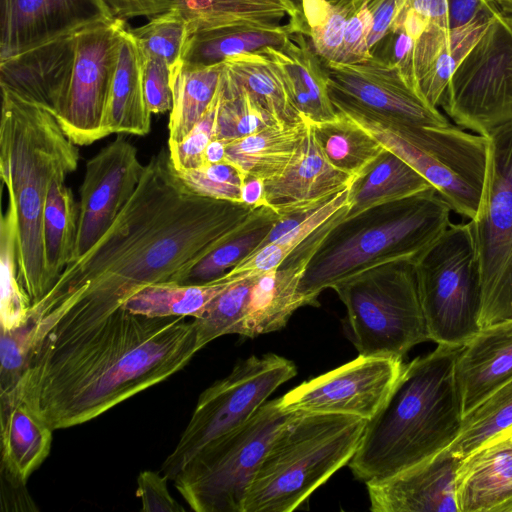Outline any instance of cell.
Segmentation results:
<instances>
[{
    "instance_id": "1",
    "label": "cell",
    "mask_w": 512,
    "mask_h": 512,
    "mask_svg": "<svg viewBox=\"0 0 512 512\" xmlns=\"http://www.w3.org/2000/svg\"><path fill=\"white\" fill-rule=\"evenodd\" d=\"M38 316L49 326L0 412L23 401L53 430L88 422L161 383L202 349L193 320L135 314L112 298L71 296Z\"/></svg>"
},
{
    "instance_id": "2",
    "label": "cell",
    "mask_w": 512,
    "mask_h": 512,
    "mask_svg": "<svg viewBox=\"0 0 512 512\" xmlns=\"http://www.w3.org/2000/svg\"><path fill=\"white\" fill-rule=\"evenodd\" d=\"M256 209L189 191L163 148L145 165L135 192L106 233L69 262L33 305L45 309L81 294L124 302L142 286L170 281L188 262L240 230Z\"/></svg>"
},
{
    "instance_id": "3",
    "label": "cell",
    "mask_w": 512,
    "mask_h": 512,
    "mask_svg": "<svg viewBox=\"0 0 512 512\" xmlns=\"http://www.w3.org/2000/svg\"><path fill=\"white\" fill-rule=\"evenodd\" d=\"M462 348L438 344L434 351L403 365L349 462L358 480L367 484L390 478L456 439L463 410L455 362Z\"/></svg>"
},
{
    "instance_id": "4",
    "label": "cell",
    "mask_w": 512,
    "mask_h": 512,
    "mask_svg": "<svg viewBox=\"0 0 512 512\" xmlns=\"http://www.w3.org/2000/svg\"><path fill=\"white\" fill-rule=\"evenodd\" d=\"M0 176L17 226L18 274L30 305L50 289L42 221L50 184L78 166L79 150L46 108L1 88Z\"/></svg>"
},
{
    "instance_id": "5",
    "label": "cell",
    "mask_w": 512,
    "mask_h": 512,
    "mask_svg": "<svg viewBox=\"0 0 512 512\" xmlns=\"http://www.w3.org/2000/svg\"><path fill=\"white\" fill-rule=\"evenodd\" d=\"M337 215L320 240L300 284L308 305L320 293L374 267L416 262L450 226L451 207L434 187L371 207L353 217Z\"/></svg>"
},
{
    "instance_id": "6",
    "label": "cell",
    "mask_w": 512,
    "mask_h": 512,
    "mask_svg": "<svg viewBox=\"0 0 512 512\" xmlns=\"http://www.w3.org/2000/svg\"><path fill=\"white\" fill-rule=\"evenodd\" d=\"M368 420L294 412L273 438L248 489L243 512H291L343 466Z\"/></svg>"
},
{
    "instance_id": "7",
    "label": "cell",
    "mask_w": 512,
    "mask_h": 512,
    "mask_svg": "<svg viewBox=\"0 0 512 512\" xmlns=\"http://www.w3.org/2000/svg\"><path fill=\"white\" fill-rule=\"evenodd\" d=\"M344 115L419 172L452 211L469 220L477 216L487 180V137L451 124L398 128L363 116Z\"/></svg>"
},
{
    "instance_id": "8",
    "label": "cell",
    "mask_w": 512,
    "mask_h": 512,
    "mask_svg": "<svg viewBox=\"0 0 512 512\" xmlns=\"http://www.w3.org/2000/svg\"><path fill=\"white\" fill-rule=\"evenodd\" d=\"M359 355L401 359L430 340L414 262L369 269L339 285Z\"/></svg>"
},
{
    "instance_id": "9",
    "label": "cell",
    "mask_w": 512,
    "mask_h": 512,
    "mask_svg": "<svg viewBox=\"0 0 512 512\" xmlns=\"http://www.w3.org/2000/svg\"><path fill=\"white\" fill-rule=\"evenodd\" d=\"M294 412L266 401L242 425L214 439L173 480L196 512H243L248 489L268 448Z\"/></svg>"
},
{
    "instance_id": "10",
    "label": "cell",
    "mask_w": 512,
    "mask_h": 512,
    "mask_svg": "<svg viewBox=\"0 0 512 512\" xmlns=\"http://www.w3.org/2000/svg\"><path fill=\"white\" fill-rule=\"evenodd\" d=\"M430 340L464 346L481 329L482 288L469 223L453 224L415 262Z\"/></svg>"
},
{
    "instance_id": "11",
    "label": "cell",
    "mask_w": 512,
    "mask_h": 512,
    "mask_svg": "<svg viewBox=\"0 0 512 512\" xmlns=\"http://www.w3.org/2000/svg\"><path fill=\"white\" fill-rule=\"evenodd\" d=\"M296 373L292 361L273 353L238 362L201 393L177 445L163 462L162 473L173 481L197 452L249 420Z\"/></svg>"
},
{
    "instance_id": "12",
    "label": "cell",
    "mask_w": 512,
    "mask_h": 512,
    "mask_svg": "<svg viewBox=\"0 0 512 512\" xmlns=\"http://www.w3.org/2000/svg\"><path fill=\"white\" fill-rule=\"evenodd\" d=\"M485 193L469 220L482 288L480 327L512 319V123L489 137Z\"/></svg>"
},
{
    "instance_id": "13",
    "label": "cell",
    "mask_w": 512,
    "mask_h": 512,
    "mask_svg": "<svg viewBox=\"0 0 512 512\" xmlns=\"http://www.w3.org/2000/svg\"><path fill=\"white\" fill-rule=\"evenodd\" d=\"M439 106L459 127L485 137L512 123V15L493 18L453 73Z\"/></svg>"
},
{
    "instance_id": "14",
    "label": "cell",
    "mask_w": 512,
    "mask_h": 512,
    "mask_svg": "<svg viewBox=\"0 0 512 512\" xmlns=\"http://www.w3.org/2000/svg\"><path fill=\"white\" fill-rule=\"evenodd\" d=\"M323 62L328 94L336 112L398 128L450 125L438 108L430 106L415 91L392 59L372 54L351 63Z\"/></svg>"
},
{
    "instance_id": "15",
    "label": "cell",
    "mask_w": 512,
    "mask_h": 512,
    "mask_svg": "<svg viewBox=\"0 0 512 512\" xmlns=\"http://www.w3.org/2000/svg\"><path fill=\"white\" fill-rule=\"evenodd\" d=\"M125 29V21L115 17L75 33L71 81L54 117L77 146L104 138L103 118Z\"/></svg>"
},
{
    "instance_id": "16",
    "label": "cell",
    "mask_w": 512,
    "mask_h": 512,
    "mask_svg": "<svg viewBox=\"0 0 512 512\" xmlns=\"http://www.w3.org/2000/svg\"><path fill=\"white\" fill-rule=\"evenodd\" d=\"M401 359L359 355L303 382L280 397L288 412L342 414L370 420L380 410L403 368Z\"/></svg>"
},
{
    "instance_id": "17",
    "label": "cell",
    "mask_w": 512,
    "mask_h": 512,
    "mask_svg": "<svg viewBox=\"0 0 512 512\" xmlns=\"http://www.w3.org/2000/svg\"><path fill=\"white\" fill-rule=\"evenodd\" d=\"M144 169L137 148L121 135L86 162L70 262L84 255L110 228L135 192Z\"/></svg>"
},
{
    "instance_id": "18",
    "label": "cell",
    "mask_w": 512,
    "mask_h": 512,
    "mask_svg": "<svg viewBox=\"0 0 512 512\" xmlns=\"http://www.w3.org/2000/svg\"><path fill=\"white\" fill-rule=\"evenodd\" d=\"M114 18L105 0H0V60Z\"/></svg>"
},
{
    "instance_id": "19",
    "label": "cell",
    "mask_w": 512,
    "mask_h": 512,
    "mask_svg": "<svg viewBox=\"0 0 512 512\" xmlns=\"http://www.w3.org/2000/svg\"><path fill=\"white\" fill-rule=\"evenodd\" d=\"M462 458L448 449L381 481L366 484L374 512H459L456 472Z\"/></svg>"
},
{
    "instance_id": "20",
    "label": "cell",
    "mask_w": 512,
    "mask_h": 512,
    "mask_svg": "<svg viewBox=\"0 0 512 512\" xmlns=\"http://www.w3.org/2000/svg\"><path fill=\"white\" fill-rule=\"evenodd\" d=\"M499 13L484 14L455 29L428 23L410 50L396 62L430 106L438 108L453 73Z\"/></svg>"
},
{
    "instance_id": "21",
    "label": "cell",
    "mask_w": 512,
    "mask_h": 512,
    "mask_svg": "<svg viewBox=\"0 0 512 512\" xmlns=\"http://www.w3.org/2000/svg\"><path fill=\"white\" fill-rule=\"evenodd\" d=\"M334 218L313 234L279 267L257 274L250 289L241 336L253 338L278 331L286 326L297 309L308 305L307 299L300 291V284L313 253Z\"/></svg>"
},
{
    "instance_id": "22",
    "label": "cell",
    "mask_w": 512,
    "mask_h": 512,
    "mask_svg": "<svg viewBox=\"0 0 512 512\" xmlns=\"http://www.w3.org/2000/svg\"><path fill=\"white\" fill-rule=\"evenodd\" d=\"M304 143L287 169L265 181L266 206L279 217L313 210L354 183L351 176L331 165L323 155L309 119Z\"/></svg>"
},
{
    "instance_id": "23",
    "label": "cell",
    "mask_w": 512,
    "mask_h": 512,
    "mask_svg": "<svg viewBox=\"0 0 512 512\" xmlns=\"http://www.w3.org/2000/svg\"><path fill=\"white\" fill-rule=\"evenodd\" d=\"M75 60V33L0 60V87L53 115L68 91Z\"/></svg>"
},
{
    "instance_id": "24",
    "label": "cell",
    "mask_w": 512,
    "mask_h": 512,
    "mask_svg": "<svg viewBox=\"0 0 512 512\" xmlns=\"http://www.w3.org/2000/svg\"><path fill=\"white\" fill-rule=\"evenodd\" d=\"M456 496L459 512H497L512 500V427L462 458Z\"/></svg>"
},
{
    "instance_id": "25",
    "label": "cell",
    "mask_w": 512,
    "mask_h": 512,
    "mask_svg": "<svg viewBox=\"0 0 512 512\" xmlns=\"http://www.w3.org/2000/svg\"><path fill=\"white\" fill-rule=\"evenodd\" d=\"M455 377L463 415L512 379V319L480 329L463 346Z\"/></svg>"
},
{
    "instance_id": "26",
    "label": "cell",
    "mask_w": 512,
    "mask_h": 512,
    "mask_svg": "<svg viewBox=\"0 0 512 512\" xmlns=\"http://www.w3.org/2000/svg\"><path fill=\"white\" fill-rule=\"evenodd\" d=\"M281 74L300 113L312 122L332 120L337 113L327 88V75L322 58L310 37L303 32L290 33L278 46L258 50Z\"/></svg>"
},
{
    "instance_id": "27",
    "label": "cell",
    "mask_w": 512,
    "mask_h": 512,
    "mask_svg": "<svg viewBox=\"0 0 512 512\" xmlns=\"http://www.w3.org/2000/svg\"><path fill=\"white\" fill-rule=\"evenodd\" d=\"M151 115L144 97L140 50L129 29H125L103 118V136L146 135Z\"/></svg>"
},
{
    "instance_id": "28",
    "label": "cell",
    "mask_w": 512,
    "mask_h": 512,
    "mask_svg": "<svg viewBox=\"0 0 512 512\" xmlns=\"http://www.w3.org/2000/svg\"><path fill=\"white\" fill-rule=\"evenodd\" d=\"M307 118L288 126H270L254 134L230 141L225 161L235 166L243 178L264 181L280 176L299 153L307 133Z\"/></svg>"
},
{
    "instance_id": "29",
    "label": "cell",
    "mask_w": 512,
    "mask_h": 512,
    "mask_svg": "<svg viewBox=\"0 0 512 512\" xmlns=\"http://www.w3.org/2000/svg\"><path fill=\"white\" fill-rule=\"evenodd\" d=\"M0 425L1 465L27 482L48 457L54 430L23 401L0 412Z\"/></svg>"
},
{
    "instance_id": "30",
    "label": "cell",
    "mask_w": 512,
    "mask_h": 512,
    "mask_svg": "<svg viewBox=\"0 0 512 512\" xmlns=\"http://www.w3.org/2000/svg\"><path fill=\"white\" fill-rule=\"evenodd\" d=\"M278 219L269 207L257 208L240 230L207 254L188 262L170 281L203 284L222 277L258 248Z\"/></svg>"
},
{
    "instance_id": "31",
    "label": "cell",
    "mask_w": 512,
    "mask_h": 512,
    "mask_svg": "<svg viewBox=\"0 0 512 512\" xmlns=\"http://www.w3.org/2000/svg\"><path fill=\"white\" fill-rule=\"evenodd\" d=\"M222 74L247 90L279 126L293 125L304 119L281 74L258 50L225 59Z\"/></svg>"
},
{
    "instance_id": "32",
    "label": "cell",
    "mask_w": 512,
    "mask_h": 512,
    "mask_svg": "<svg viewBox=\"0 0 512 512\" xmlns=\"http://www.w3.org/2000/svg\"><path fill=\"white\" fill-rule=\"evenodd\" d=\"M433 187L419 172L393 152L386 151L360 176L350 191L343 218L371 207L403 199Z\"/></svg>"
},
{
    "instance_id": "33",
    "label": "cell",
    "mask_w": 512,
    "mask_h": 512,
    "mask_svg": "<svg viewBox=\"0 0 512 512\" xmlns=\"http://www.w3.org/2000/svg\"><path fill=\"white\" fill-rule=\"evenodd\" d=\"M228 273L203 284L158 282L140 287L128 296L123 306L147 317H200L209 304L234 280Z\"/></svg>"
},
{
    "instance_id": "34",
    "label": "cell",
    "mask_w": 512,
    "mask_h": 512,
    "mask_svg": "<svg viewBox=\"0 0 512 512\" xmlns=\"http://www.w3.org/2000/svg\"><path fill=\"white\" fill-rule=\"evenodd\" d=\"M293 32L303 31L292 22L275 29H190L187 30L181 61L192 65L222 63L239 54L278 46Z\"/></svg>"
},
{
    "instance_id": "35",
    "label": "cell",
    "mask_w": 512,
    "mask_h": 512,
    "mask_svg": "<svg viewBox=\"0 0 512 512\" xmlns=\"http://www.w3.org/2000/svg\"><path fill=\"white\" fill-rule=\"evenodd\" d=\"M223 62L192 65L180 61L171 69L173 104L168 123V142L182 140L200 121L215 99Z\"/></svg>"
},
{
    "instance_id": "36",
    "label": "cell",
    "mask_w": 512,
    "mask_h": 512,
    "mask_svg": "<svg viewBox=\"0 0 512 512\" xmlns=\"http://www.w3.org/2000/svg\"><path fill=\"white\" fill-rule=\"evenodd\" d=\"M65 180L63 176L53 179L43 211L44 263L50 288L72 258L78 229L79 208Z\"/></svg>"
},
{
    "instance_id": "37",
    "label": "cell",
    "mask_w": 512,
    "mask_h": 512,
    "mask_svg": "<svg viewBox=\"0 0 512 512\" xmlns=\"http://www.w3.org/2000/svg\"><path fill=\"white\" fill-rule=\"evenodd\" d=\"M334 119L312 122L315 139L328 162L354 177H360L386 148L342 113Z\"/></svg>"
},
{
    "instance_id": "38",
    "label": "cell",
    "mask_w": 512,
    "mask_h": 512,
    "mask_svg": "<svg viewBox=\"0 0 512 512\" xmlns=\"http://www.w3.org/2000/svg\"><path fill=\"white\" fill-rule=\"evenodd\" d=\"M352 185L323 205L311 210L292 230L277 241L251 253L228 273L230 275H253L279 267L321 227L349 207Z\"/></svg>"
},
{
    "instance_id": "39",
    "label": "cell",
    "mask_w": 512,
    "mask_h": 512,
    "mask_svg": "<svg viewBox=\"0 0 512 512\" xmlns=\"http://www.w3.org/2000/svg\"><path fill=\"white\" fill-rule=\"evenodd\" d=\"M512 427V379L463 415L460 432L447 448L463 458L482 443Z\"/></svg>"
},
{
    "instance_id": "40",
    "label": "cell",
    "mask_w": 512,
    "mask_h": 512,
    "mask_svg": "<svg viewBox=\"0 0 512 512\" xmlns=\"http://www.w3.org/2000/svg\"><path fill=\"white\" fill-rule=\"evenodd\" d=\"M220 88L221 100L214 138L230 142L278 125L247 90L228 80L222 72Z\"/></svg>"
},
{
    "instance_id": "41",
    "label": "cell",
    "mask_w": 512,
    "mask_h": 512,
    "mask_svg": "<svg viewBox=\"0 0 512 512\" xmlns=\"http://www.w3.org/2000/svg\"><path fill=\"white\" fill-rule=\"evenodd\" d=\"M256 276L235 275V280L209 304L204 313L193 319L202 348L221 336L240 335L250 289Z\"/></svg>"
},
{
    "instance_id": "42",
    "label": "cell",
    "mask_w": 512,
    "mask_h": 512,
    "mask_svg": "<svg viewBox=\"0 0 512 512\" xmlns=\"http://www.w3.org/2000/svg\"><path fill=\"white\" fill-rule=\"evenodd\" d=\"M17 226L10 206L0 220L1 327L22 321L30 306L18 274Z\"/></svg>"
},
{
    "instance_id": "43",
    "label": "cell",
    "mask_w": 512,
    "mask_h": 512,
    "mask_svg": "<svg viewBox=\"0 0 512 512\" xmlns=\"http://www.w3.org/2000/svg\"><path fill=\"white\" fill-rule=\"evenodd\" d=\"M142 56L165 61L170 69L180 61L187 37V20L175 8L155 15L148 23L129 29Z\"/></svg>"
},
{
    "instance_id": "44",
    "label": "cell",
    "mask_w": 512,
    "mask_h": 512,
    "mask_svg": "<svg viewBox=\"0 0 512 512\" xmlns=\"http://www.w3.org/2000/svg\"><path fill=\"white\" fill-rule=\"evenodd\" d=\"M175 173L181 183L197 195L242 203L243 176L235 166L226 161Z\"/></svg>"
},
{
    "instance_id": "45",
    "label": "cell",
    "mask_w": 512,
    "mask_h": 512,
    "mask_svg": "<svg viewBox=\"0 0 512 512\" xmlns=\"http://www.w3.org/2000/svg\"><path fill=\"white\" fill-rule=\"evenodd\" d=\"M220 100L221 88L219 85L215 99L193 129L182 140L168 142L169 157L175 172L187 171L205 164L204 152L215 136Z\"/></svg>"
},
{
    "instance_id": "46",
    "label": "cell",
    "mask_w": 512,
    "mask_h": 512,
    "mask_svg": "<svg viewBox=\"0 0 512 512\" xmlns=\"http://www.w3.org/2000/svg\"><path fill=\"white\" fill-rule=\"evenodd\" d=\"M330 13L319 27L311 29L309 37L317 54L325 61H340L348 21L367 0H328Z\"/></svg>"
},
{
    "instance_id": "47",
    "label": "cell",
    "mask_w": 512,
    "mask_h": 512,
    "mask_svg": "<svg viewBox=\"0 0 512 512\" xmlns=\"http://www.w3.org/2000/svg\"><path fill=\"white\" fill-rule=\"evenodd\" d=\"M141 67L144 97L151 114L171 110L173 94L169 65L161 59L141 55Z\"/></svg>"
},
{
    "instance_id": "48",
    "label": "cell",
    "mask_w": 512,
    "mask_h": 512,
    "mask_svg": "<svg viewBox=\"0 0 512 512\" xmlns=\"http://www.w3.org/2000/svg\"><path fill=\"white\" fill-rule=\"evenodd\" d=\"M164 473L145 470L137 478L136 495L145 512H183L185 509L170 494Z\"/></svg>"
},
{
    "instance_id": "49",
    "label": "cell",
    "mask_w": 512,
    "mask_h": 512,
    "mask_svg": "<svg viewBox=\"0 0 512 512\" xmlns=\"http://www.w3.org/2000/svg\"><path fill=\"white\" fill-rule=\"evenodd\" d=\"M413 0H368L367 5L373 17V25L367 45L372 48L389 32L402 29L407 11Z\"/></svg>"
},
{
    "instance_id": "50",
    "label": "cell",
    "mask_w": 512,
    "mask_h": 512,
    "mask_svg": "<svg viewBox=\"0 0 512 512\" xmlns=\"http://www.w3.org/2000/svg\"><path fill=\"white\" fill-rule=\"evenodd\" d=\"M367 1L355 11L347 23L339 62H356L372 55L367 41L372 30L373 17Z\"/></svg>"
},
{
    "instance_id": "51",
    "label": "cell",
    "mask_w": 512,
    "mask_h": 512,
    "mask_svg": "<svg viewBox=\"0 0 512 512\" xmlns=\"http://www.w3.org/2000/svg\"><path fill=\"white\" fill-rule=\"evenodd\" d=\"M501 12L494 0H448L449 28L465 26L488 13Z\"/></svg>"
},
{
    "instance_id": "52",
    "label": "cell",
    "mask_w": 512,
    "mask_h": 512,
    "mask_svg": "<svg viewBox=\"0 0 512 512\" xmlns=\"http://www.w3.org/2000/svg\"><path fill=\"white\" fill-rule=\"evenodd\" d=\"M1 475V503L2 506L20 505L21 510H37L33 500L31 499L27 489L26 481L12 474L3 465L0 468Z\"/></svg>"
},
{
    "instance_id": "53",
    "label": "cell",
    "mask_w": 512,
    "mask_h": 512,
    "mask_svg": "<svg viewBox=\"0 0 512 512\" xmlns=\"http://www.w3.org/2000/svg\"><path fill=\"white\" fill-rule=\"evenodd\" d=\"M114 16L120 19L155 16L171 7L160 0H105Z\"/></svg>"
},
{
    "instance_id": "54",
    "label": "cell",
    "mask_w": 512,
    "mask_h": 512,
    "mask_svg": "<svg viewBox=\"0 0 512 512\" xmlns=\"http://www.w3.org/2000/svg\"><path fill=\"white\" fill-rule=\"evenodd\" d=\"M241 202L254 208L266 206L265 181L252 176L244 177L241 187Z\"/></svg>"
},
{
    "instance_id": "55",
    "label": "cell",
    "mask_w": 512,
    "mask_h": 512,
    "mask_svg": "<svg viewBox=\"0 0 512 512\" xmlns=\"http://www.w3.org/2000/svg\"><path fill=\"white\" fill-rule=\"evenodd\" d=\"M301 1L302 12L310 30L321 26L327 20L330 13V3L328 0Z\"/></svg>"
},
{
    "instance_id": "56",
    "label": "cell",
    "mask_w": 512,
    "mask_h": 512,
    "mask_svg": "<svg viewBox=\"0 0 512 512\" xmlns=\"http://www.w3.org/2000/svg\"><path fill=\"white\" fill-rule=\"evenodd\" d=\"M227 143L228 142L224 140L213 138L207 145L204 152L205 164L225 161Z\"/></svg>"
},
{
    "instance_id": "57",
    "label": "cell",
    "mask_w": 512,
    "mask_h": 512,
    "mask_svg": "<svg viewBox=\"0 0 512 512\" xmlns=\"http://www.w3.org/2000/svg\"><path fill=\"white\" fill-rule=\"evenodd\" d=\"M500 11L504 14H512V0H494Z\"/></svg>"
},
{
    "instance_id": "58",
    "label": "cell",
    "mask_w": 512,
    "mask_h": 512,
    "mask_svg": "<svg viewBox=\"0 0 512 512\" xmlns=\"http://www.w3.org/2000/svg\"><path fill=\"white\" fill-rule=\"evenodd\" d=\"M497 512H512V500L500 506Z\"/></svg>"
},
{
    "instance_id": "59",
    "label": "cell",
    "mask_w": 512,
    "mask_h": 512,
    "mask_svg": "<svg viewBox=\"0 0 512 512\" xmlns=\"http://www.w3.org/2000/svg\"><path fill=\"white\" fill-rule=\"evenodd\" d=\"M292 1L296 4L295 0H292ZM296 5H297V4H296Z\"/></svg>"
}]
</instances>
